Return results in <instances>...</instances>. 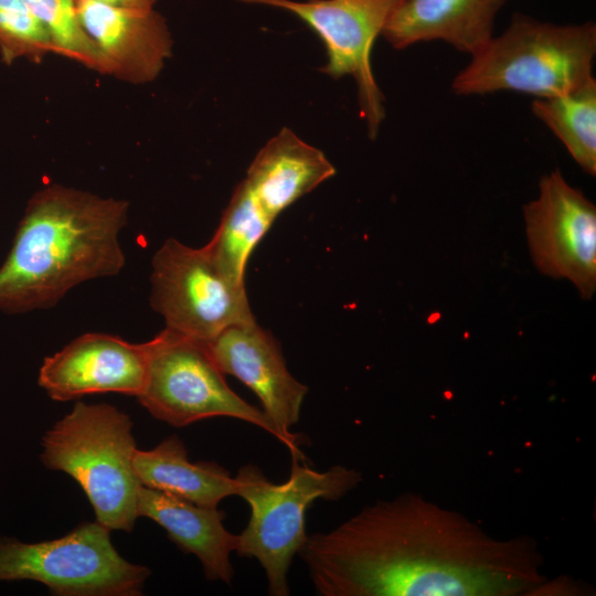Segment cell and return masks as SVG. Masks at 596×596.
Returning a JSON list of instances; mask_svg holds the SVG:
<instances>
[{
	"label": "cell",
	"mask_w": 596,
	"mask_h": 596,
	"mask_svg": "<svg viewBox=\"0 0 596 596\" xmlns=\"http://www.w3.org/2000/svg\"><path fill=\"white\" fill-rule=\"evenodd\" d=\"M299 555L322 596H524L553 584L534 539L493 538L417 493L307 536Z\"/></svg>",
	"instance_id": "6da1fadb"
},
{
	"label": "cell",
	"mask_w": 596,
	"mask_h": 596,
	"mask_svg": "<svg viewBox=\"0 0 596 596\" xmlns=\"http://www.w3.org/2000/svg\"><path fill=\"white\" fill-rule=\"evenodd\" d=\"M128 211L127 200L62 184L36 191L0 266V310L52 308L79 284L120 273Z\"/></svg>",
	"instance_id": "7a4b0ae2"
},
{
	"label": "cell",
	"mask_w": 596,
	"mask_h": 596,
	"mask_svg": "<svg viewBox=\"0 0 596 596\" xmlns=\"http://www.w3.org/2000/svg\"><path fill=\"white\" fill-rule=\"evenodd\" d=\"M596 25H558L515 13L454 78L458 95L512 91L536 98L567 94L593 78Z\"/></svg>",
	"instance_id": "3957f363"
},
{
	"label": "cell",
	"mask_w": 596,
	"mask_h": 596,
	"mask_svg": "<svg viewBox=\"0 0 596 596\" xmlns=\"http://www.w3.org/2000/svg\"><path fill=\"white\" fill-rule=\"evenodd\" d=\"M41 460L71 476L87 496L96 521L130 532L140 482L134 470L137 450L132 422L113 405L77 402L42 438Z\"/></svg>",
	"instance_id": "277c9868"
},
{
	"label": "cell",
	"mask_w": 596,
	"mask_h": 596,
	"mask_svg": "<svg viewBox=\"0 0 596 596\" xmlns=\"http://www.w3.org/2000/svg\"><path fill=\"white\" fill-rule=\"evenodd\" d=\"M236 496L251 508V518L237 535L235 552L256 558L265 570L268 593L289 595L288 570L307 540L305 514L317 499L338 500L361 481L355 469L333 466L317 471L292 458L290 476L283 483L269 481L254 466L242 467L234 477Z\"/></svg>",
	"instance_id": "5b68a950"
},
{
	"label": "cell",
	"mask_w": 596,
	"mask_h": 596,
	"mask_svg": "<svg viewBox=\"0 0 596 596\" xmlns=\"http://www.w3.org/2000/svg\"><path fill=\"white\" fill-rule=\"evenodd\" d=\"M99 522L39 543L0 539V581L30 579L62 596L140 595L150 570L126 561Z\"/></svg>",
	"instance_id": "8992f818"
},
{
	"label": "cell",
	"mask_w": 596,
	"mask_h": 596,
	"mask_svg": "<svg viewBox=\"0 0 596 596\" xmlns=\"http://www.w3.org/2000/svg\"><path fill=\"white\" fill-rule=\"evenodd\" d=\"M145 386L137 396L156 418L182 427L211 417H232L280 435L263 409L233 392L206 344L164 328L148 341Z\"/></svg>",
	"instance_id": "52a82bcc"
},
{
	"label": "cell",
	"mask_w": 596,
	"mask_h": 596,
	"mask_svg": "<svg viewBox=\"0 0 596 596\" xmlns=\"http://www.w3.org/2000/svg\"><path fill=\"white\" fill-rule=\"evenodd\" d=\"M151 307L166 328L207 342L226 328L254 321L245 284L226 275L206 246L168 238L151 262Z\"/></svg>",
	"instance_id": "ba28073f"
},
{
	"label": "cell",
	"mask_w": 596,
	"mask_h": 596,
	"mask_svg": "<svg viewBox=\"0 0 596 596\" xmlns=\"http://www.w3.org/2000/svg\"><path fill=\"white\" fill-rule=\"evenodd\" d=\"M291 12L322 41L328 61L321 72L332 78L352 76L360 116L374 139L385 116L384 97L371 63L373 44L405 0H236Z\"/></svg>",
	"instance_id": "9c48e42d"
},
{
	"label": "cell",
	"mask_w": 596,
	"mask_h": 596,
	"mask_svg": "<svg viewBox=\"0 0 596 596\" xmlns=\"http://www.w3.org/2000/svg\"><path fill=\"white\" fill-rule=\"evenodd\" d=\"M523 206L532 259L544 275L571 280L582 298L596 289V207L554 170Z\"/></svg>",
	"instance_id": "30bf717a"
},
{
	"label": "cell",
	"mask_w": 596,
	"mask_h": 596,
	"mask_svg": "<svg viewBox=\"0 0 596 596\" xmlns=\"http://www.w3.org/2000/svg\"><path fill=\"white\" fill-rule=\"evenodd\" d=\"M205 344L223 374L235 376L255 393L278 430L280 443L292 458L302 460L299 446L304 440L290 429L299 422L308 387L288 371L273 334L254 320L231 326Z\"/></svg>",
	"instance_id": "8fae6325"
},
{
	"label": "cell",
	"mask_w": 596,
	"mask_h": 596,
	"mask_svg": "<svg viewBox=\"0 0 596 596\" xmlns=\"http://www.w3.org/2000/svg\"><path fill=\"white\" fill-rule=\"evenodd\" d=\"M78 14L93 44L98 73L135 85L155 81L172 55L173 39L155 8H127L77 0Z\"/></svg>",
	"instance_id": "7c38bea8"
},
{
	"label": "cell",
	"mask_w": 596,
	"mask_h": 596,
	"mask_svg": "<svg viewBox=\"0 0 596 596\" xmlns=\"http://www.w3.org/2000/svg\"><path fill=\"white\" fill-rule=\"evenodd\" d=\"M148 360V341L131 343L89 332L45 358L38 382L55 401L108 392L137 397L146 383Z\"/></svg>",
	"instance_id": "4fadbf2b"
},
{
	"label": "cell",
	"mask_w": 596,
	"mask_h": 596,
	"mask_svg": "<svg viewBox=\"0 0 596 596\" xmlns=\"http://www.w3.org/2000/svg\"><path fill=\"white\" fill-rule=\"evenodd\" d=\"M507 0H405L381 35L396 50L444 41L470 55L493 36L494 20Z\"/></svg>",
	"instance_id": "5bb4252c"
},
{
	"label": "cell",
	"mask_w": 596,
	"mask_h": 596,
	"mask_svg": "<svg viewBox=\"0 0 596 596\" xmlns=\"http://www.w3.org/2000/svg\"><path fill=\"white\" fill-rule=\"evenodd\" d=\"M137 514L158 523L184 553L195 555L209 581L231 583L234 571L230 556L237 535L223 525L224 511L140 486Z\"/></svg>",
	"instance_id": "9a60e30c"
},
{
	"label": "cell",
	"mask_w": 596,
	"mask_h": 596,
	"mask_svg": "<svg viewBox=\"0 0 596 596\" xmlns=\"http://www.w3.org/2000/svg\"><path fill=\"white\" fill-rule=\"evenodd\" d=\"M336 174L324 153L283 128L257 153L244 179L272 219Z\"/></svg>",
	"instance_id": "2e32d148"
},
{
	"label": "cell",
	"mask_w": 596,
	"mask_h": 596,
	"mask_svg": "<svg viewBox=\"0 0 596 596\" xmlns=\"http://www.w3.org/2000/svg\"><path fill=\"white\" fill-rule=\"evenodd\" d=\"M134 470L141 486L173 494L206 508L236 496V480L213 461L191 462L177 436L163 439L150 450L137 449Z\"/></svg>",
	"instance_id": "e0dca14e"
},
{
	"label": "cell",
	"mask_w": 596,
	"mask_h": 596,
	"mask_svg": "<svg viewBox=\"0 0 596 596\" xmlns=\"http://www.w3.org/2000/svg\"><path fill=\"white\" fill-rule=\"evenodd\" d=\"M274 221L243 180L205 246L226 275L245 284L248 258Z\"/></svg>",
	"instance_id": "ac0fdd59"
},
{
	"label": "cell",
	"mask_w": 596,
	"mask_h": 596,
	"mask_svg": "<svg viewBox=\"0 0 596 596\" xmlns=\"http://www.w3.org/2000/svg\"><path fill=\"white\" fill-rule=\"evenodd\" d=\"M531 110L562 141L572 158L596 174V79L560 96L535 98Z\"/></svg>",
	"instance_id": "d6986e66"
},
{
	"label": "cell",
	"mask_w": 596,
	"mask_h": 596,
	"mask_svg": "<svg viewBox=\"0 0 596 596\" xmlns=\"http://www.w3.org/2000/svg\"><path fill=\"white\" fill-rule=\"evenodd\" d=\"M45 29L53 53L98 72V60L85 33L77 0H23Z\"/></svg>",
	"instance_id": "ffe728a7"
},
{
	"label": "cell",
	"mask_w": 596,
	"mask_h": 596,
	"mask_svg": "<svg viewBox=\"0 0 596 596\" xmlns=\"http://www.w3.org/2000/svg\"><path fill=\"white\" fill-rule=\"evenodd\" d=\"M53 53L50 38L23 0H0V56L10 65L19 60L39 63Z\"/></svg>",
	"instance_id": "44dd1931"
},
{
	"label": "cell",
	"mask_w": 596,
	"mask_h": 596,
	"mask_svg": "<svg viewBox=\"0 0 596 596\" xmlns=\"http://www.w3.org/2000/svg\"><path fill=\"white\" fill-rule=\"evenodd\" d=\"M93 1L117 6V7L151 9V8H155L158 0H93Z\"/></svg>",
	"instance_id": "7402d4cb"
}]
</instances>
